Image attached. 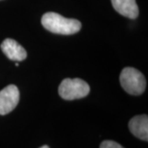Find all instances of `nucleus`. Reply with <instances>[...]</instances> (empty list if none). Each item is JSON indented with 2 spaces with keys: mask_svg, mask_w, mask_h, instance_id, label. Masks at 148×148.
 I'll list each match as a JSON object with an SVG mask.
<instances>
[{
  "mask_svg": "<svg viewBox=\"0 0 148 148\" xmlns=\"http://www.w3.org/2000/svg\"><path fill=\"white\" fill-rule=\"evenodd\" d=\"M128 127L132 134L141 140H148V117L146 114L138 115L131 119Z\"/></svg>",
  "mask_w": 148,
  "mask_h": 148,
  "instance_id": "obj_6",
  "label": "nucleus"
},
{
  "mask_svg": "<svg viewBox=\"0 0 148 148\" xmlns=\"http://www.w3.org/2000/svg\"><path fill=\"white\" fill-rule=\"evenodd\" d=\"M90 86L85 81L80 78H66L58 86V94L67 101L81 99L89 94Z\"/></svg>",
  "mask_w": 148,
  "mask_h": 148,
  "instance_id": "obj_3",
  "label": "nucleus"
},
{
  "mask_svg": "<svg viewBox=\"0 0 148 148\" xmlns=\"http://www.w3.org/2000/svg\"><path fill=\"white\" fill-rule=\"evenodd\" d=\"M20 100L19 90L15 85H9L0 90V115H5L13 110Z\"/></svg>",
  "mask_w": 148,
  "mask_h": 148,
  "instance_id": "obj_4",
  "label": "nucleus"
},
{
  "mask_svg": "<svg viewBox=\"0 0 148 148\" xmlns=\"http://www.w3.org/2000/svg\"><path fill=\"white\" fill-rule=\"evenodd\" d=\"M119 81L123 89L128 94L140 95L146 90V78L138 69L127 67L122 70Z\"/></svg>",
  "mask_w": 148,
  "mask_h": 148,
  "instance_id": "obj_2",
  "label": "nucleus"
},
{
  "mask_svg": "<svg viewBox=\"0 0 148 148\" xmlns=\"http://www.w3.org/2000/svg\"><path fill=\"white\" fill-rule=\"evenodd\" d=\"M42 26L49 32L59 35H73L79 32L82 24L77 19L66 18L56 12H46L41 18Z\"/></svg>",
  "mask_w": 148,
  "mask_h": 148,
  "instance_id": "obj_1",
  "label": "nucleus"
},
{
  "mask_svg": "<svg viewBox=\"0 0 148 148\" xmlns=\"http://www.w3.org/2000/svg\"><path fill=\"white\" fill-rule=\"evenodd\" d=\"M15 65H16V67H17V66H18V65H19V64H18V63H17V62H16V64H15Z\"/></svg>",
  "mask_w": 148,
  "mask_h": 148,
  "instance_id": "obj_10",
  "label": "nucleus"
},
{
  "mask_svg": "<svg viewBox=\"0 0 148 148\" xmlns=\"http://www.w3.org/2000/svg\"><path fill=\"white\" fill-rule=\"evenodd\" d=\"M1 49L12 61H23L27 57L26 49L12 39H5L1 44Z\"/></svg>",
  "mask_w": 148,
  "mask_h": 148,
  "instance_id": "obj_5",
  "label": "nucleus"
},
{
  "mask_svg": "<svg viewBox=\"0 0 148 148\" xmlns=\"http://www.w3.org/2000/svg\"><path fill=\"white\" fill-rule=\"evenodd\" d=\"M112 5L120 15L130 19L138 16L139 9L136 0H111Z\"/></svg>",
  "mask_w": 148,
  "mask_h": 148,
  "instance_id": "obj_7",
  "label": "nucleus"
},
{
  "mask_svg": "<svg viewBox=\"0 0 148 148\" xmlns=\"http://www.w3.org/2000/svg\"><path fill=\"white\" fill-rule=\"evenodd\" d=\"M100 148H124L122 147L120 144L117 143L114 141H104L101 144Z\"/></svg>",
  "mask_w": 148,
  "mask_h": 148,
  "instance_id": "obj_8",
  "label": "nucleus"
},
{
  "mask_svg": "<svg viewBox=\"0 0 148 148\" xmlns=\"http://www.w3.org/2000/svg\"><path fill=\"white\" fill-rule=\"evenodd\" d=\"M40 148H49L48 146H46V145H45V146H43V147H41Z\"/></svg>",
  "mask_w": 148,
  "mask_h": 148,
  "instance_id": "obj_9",
  "label": "nucleus"
}]
</instances>
